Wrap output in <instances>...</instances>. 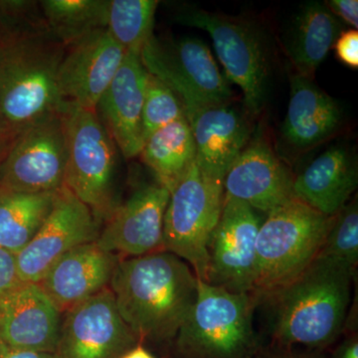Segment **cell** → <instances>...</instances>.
<instances>
[{
  "label": "cell",
  "mask_w": 358,
  "mask_h": 358,
  "mask_svg": "<svg viewBox=\"0 0 358 358\" xmlns=\"http://www.w3.org/2000/svg\"><path fill=\"white\" fill-rule=\"evenodd\" d=\"M59 115L67 141L65 186L105 223L120 204L115 187L119 150L96 110L63 101Z\"/></svg>",
  "instance_id": "obj_6"
},
{
  "label": "cell",
  "mask_w": 358,
  "mask_h": 358,
  "mask_svg": "<svg viewBox=\"0 0 358 358\" xmlns=\"http://www.w3.org/2000/svg\"><path fill=\"white\" fill-rule=\"evenodd\" d=\"M169 190L159 182L136 188L115 207L96 243L105 251L126 258L164 250V220Z\"/></svg>",
  "instance_id": "obj_14"
},
{
  "label": "cell",
  "mask_w": 358,
  "mask_h": 358,
  "mask_svg": "<svg viewBox=\"0 0 358 358\" xmlns=\"http://www.w3.org/2000/svg\"><path fill=\"white\" fill-rule=\"evenodd\" d=\"M182 117L185 110L178 96L162 80L148 73L141 115L143 143L155 131Z\"/></svg>",
  "instance_id": "obj_30"
},
{
  "label": "cell",
  "mask_w": 358,
  "mask_h": 358,
  "mask_svg": "<svg viewBox=\"0 0 358 358\" xmlns=\"http://www.w3.org/2000/svg\"><path fill=\"white\" fill-rule=\"evenodd\" d=\"M358 185L355 157L343 145L324 150L294 178V197L313 209L333 217L345 204Z\"/></svg>",
  "instance_id": "obj_21"
},
{
  "label": "cell",
  "mask_w": 358,
  "mask_h": 358,
  "mask_svg": "<svg viewBox=\"0 0 358 358\" xmlns=\"http://www.w3.org/2000/svg\"><path fill=\"white\" fill-rule=\"evenodd\" d=\"M336 55L341 62L350 68L358 67V32L345 30L339 35L334 45Z\"/></svg>",
  "instance_id": "obj_32"
},
{
  "label": "cell",
  "mask_w": 358,
  "mask_h": 358,
  "mask_svg": "<svg viewBox=\"0 0 358 358\" xmlns=\"http://www.w3.org/2000/svg\"><path fill=\"white\" fill-rule=\"evenodd\" d=\"M258 301L199 279L194 305L173 339L178 358H255L260 350L254 327Z\"/></svg>",
  "instance_id": "obj_4"
},
{
  "label": "cell",
  "mask_w": 358,
  "mask_h": 358,
  "mask_svg": "<svg viewBox=\"0 0 358 358\" xmlns=\"http://www.w3.org/2000/svg\"><path fill=\"white\" fill-rule=\"evenodd\" d=\"M289 101L282 138L296 150H306L333 136L343 124V110L313 80L292 75Z\"/></svg>",
  "instance_id": "obj_22"
},
{
  "label": "cell",
  "mask_w": 358,
  "mask_h": 358,
  "mask_svg": "<svg viewBox=\"0 0 358 358\" xmlns=\"http://www.w3.org/2000/svg\"><path fill=\"white\" fill-rule=\"evenodd\" d=\"M120 358H155L141 343L128 350Z\"/></svg>",
  "instance_id": "obj_38"
},
{
  "label": "cell",
  "mask_w": 358,
  "mask_h": 358,
  "mask_svg": "<svg viewBox=\"0 0 358 358\" xmlns=\"http://www.w3.org/2000/svg\"><path fill=\"white\" fill-rule=\"evenodd\" d=\"M0 162H1V160H0Z\"/></svg>",
  "instance_id": "obj_39"
},
{
  "label": "cell",
  "mask_w": 358,
  "mask_h": 358,
  "mask_svg": "<svg viewBox=\"0 0 358 358\" xmlns=\"http://www.w3.org/2000/svg\"><path fill=\"white\" fill-rule=\"evenodd\" d=\"M127 52L106 29L87 35L66 48L59 66L57 84L63 101L96 110Z\"/></svg>",
  "instance_id": "obj_15"
},
{
  "label": "cell",
  "mask_w": 358,
  "mask_h": 358,
  "mask_svg": "<svg viewBox=\"0 0 358 358\" xmlns=\"http://www.w3.org/2000/svg\"><path fill=\"white\" fill-rule=\"evenodd\" d=\"M194 140L195 162L209 178L222 181L250 141L248 122L228 103L207 106L186 115Z\"/></svg>",
  "instance_id": "obj_20"
},
{
  "label": "cell",
  "mask_w": 358,
  "mask_h": 358,
  "mask_svg": "<svg viewBox=\"0 0 358 358\" xmlns=\"http://www.w3.org/2000/svg\"><path fill=\"white\" fill-rule=\"evenodd\" d=\"M320 256L327 257L357 270L358 203L352 199L334 216Z\"/></svg>",
  "instance_id": "obj_29"
},
{
  "label": "cell",
  "mask_w": 358,
  "mask_h": 358,
  "mask_svg": "<svg viewBox=\"0 0 358 358\" xmlns=\"http://www.w3.org/2000/svg\"><path fill=\"white\" fill-rule=\"evenodd\" d=\"M331 358H358V334L348 333L334 348Z\"/></svg>",
  "instance_id": "obj_35"
},
{
  "label": "cell",
  "mask_w": 358,
  "mask_h": 358,
  "mask_svg": "<svg viewBox=\"0 0 358 358\" xmlns=\"http://www.w3.org/2000/svg\"><path fill=\"white\" fill-rule=\"evenodd\" d=\"M57 192L26 193L0 187V248L14 255L20 253L48 217Z\"/></svg>",
  "instance_id": "obj_25"
},
{
  "label": "cell",
  "mask_w": 358,
  "mask_h": 358,
  "mask_svg": "<svg viewBox=\"0 0 358 358\" xmlns=\"http://www.w3.org/2000/svg\"><path fill=\"white\" fill-rule=\"evenodd\" d=\"M333 219L296 199L266 214L257 237L251 292L259 305L296 279L319 256Z\"/></svg>",
  "instance_id": "obj_3"
},
{
  "label": "cell",
  "mask_w": 358,
  "mask_h": 358,
  "mask_svg": "<svg viewBox=\"0 0 358 358\" xmlns=\"http://www.w3.org/2000/svg\"><path fill=\"white\" fill-rule=\"evenodd\" d=\"M16 134H17V131L9 124L0 109V160L3 159L4 155H6Z\"/></svg>",
  "instance_id": "obj_36"
},
{
  "label": "cell",
  "mask_w": 358,
  "mask_h": 358,
  "mask_svg": "<svg viewBox=\"0 0 358 358\" xmlns=\"http://www.w3.org/2000/svg\"><path fill=\"white\" fill-rule=\"evenodd\" d=\"M262 213L224 193L222 211L208 244L207 284L237 294H251L257 237Z\"/></svg>",
  "instance_id": "obj_11"
},
{
  "label": "cell",
  "mask_w": 358,
  "mask_h": 358,
  "mask_svg": "<svg viewBox=\"0 0 358 358\" xmlns=\"http://www.w3.org/2000/svg\"><path fill=\"white\" fill-rule=\"evenodd\" d=\"M15 255L0 248V298L22 284Z\"/></svg>",
  "instance_id": "obj_31"
},
{
  "label": "cell",
  "mask_w": 358,
  "mask_h": 358,
  "mask_svg": "<svg viewBox=\"0 0 358 358\" xmlns=\"http://www.w3.org/2000/svg\"><path fill=\"white\" fill-rule=\"evenodd\" d=\"M100 225L89 207L64 186L38 232L15 255L21 281H41L61 257L80 245L96 242Z\"/></svg>",
  "instance_id": "obj_13"
},
{
  "label": "cell",
  "mask_w": 358,
  "mask_h": 358,
  "mask_svg": "<svg viewBox=\"0 0 358 358\" xmlns=\"http://www.w3.org/2000/svg\"><path fill=\"white\" fill-rule=\"evenodd\" d=\"M0 358H59L54 353L28 352L14 350L0 343Z\"/></svg>",
  "instance_id": "obj_37"
},
{
  "label": "cell",
  "mask_w": 358,
  "mask_h": 358,
  "mask_svg": "<svg viewBox=\"0 0 358 358\" xmlns=\"http://www.w3.org/2000/svg\"><path fill=\"white\" fill-rule=\"evenodd\" d=\"M148 71L141 55L128 52L96 113L126 159L140 155L143 147L141 115Z\"/></svg>",
  "instance_id": "obj_18"
},
{
  "label": "cell",
  "mask_w": 358,
  "mask_h": 358,
  "mask_svg": "<svg viewBox=\"0 0 358 358\" xmlns=\"http://www.w3.org/2000/svg\"><path fill=\"white\" fill-rule=\"evenodd\" d=\"M48 34L39 1L0 0V46Z\"/></svg>",
  "instance_id": "obj_28"
},
{
  "label": "cell",
  "mask_w": 358,
  "mask_h": 358,
  "mask_svg": "<svg viewBox=\"0 0 358 358\" xmlns=\"http://www.w3.org/2000/svg\"><path fill=\"white\" fill-rule=\"evenodd\" d=\"M157 0H109L106 29L127 53L141 55L154 37Z\"/></svg>",
  "instance_id": "obj_27"
},
{
  "label": "cell",
  "mask_w": 358,
  "mask_h": 358,
  "mask_svg": "<svg viewBox=\"0 0 358 358\" xmlns=\"http://www.w3.org/2000/svg\"><path fill=\"white\" fill-rule=\"evenodd\" d=\"M169 193L164 250L187 263L205 282L208 244L222 211L223 182L202 173L194 162Z\"/></svg>",
  "instance_id": "obj_8"
},
{
  "label": "cell",
  "mask_w": 358,
  "mask_h": 358,
  "mask_svg": "<svg viewBox=\"0 0 358 358\" xmlns=\"http://www.w3.org/2000/svg\"><path fill=\"white\" fill-rule=\"evenodd\" d=\"M138 343L108 287L66 312L56 355L59 358H120Z\"/></svg>",
  "instance_id": "obj_12"
},
{
  "label": "cell",
  "mask_w": 358,
  "mask_h": 358,
  "mask_svg": "<svg viewBox=\"0 0 358 358\" xmlns=\"http://www.w3.org/2000/svg\"><path fill=\"white\" fill-rule=\"evenodd\" d=\"M67 141L59 112L21 129L0 162V187L26 193L57 192L65 186Z\"/></svg>",
  "instance_id": "obj_10"
},
{
  "label": "cell",
  "mask_w": 358,
  "mask_h": 358,
  "mask_svg": "<svg viewBox=\"0 0 358 358\" xmlns=\"http://www.w3.org/2000/svg\"><path fill=\"white\" fill-rule=\"evenodd\" d=\"M326 6L339 20L352 26L353 29L358 27V1L357 0H329Z\"/></svg>",
  "instance_id": "obj_33"
},
{
  "label": "cell",
  "mask_w": 358,
  "mask_h": 358,
  "mask_svg": "<svg viewBox=\"0 0 358 358\" xmlns=\"http://www.w3.org/2000/svg\"><path fill=\"white\" fill-rule=\"evenodd\" d=\"M343 27L341 20L322 2L310 1L301 7L292 22L286 44L296 74L313 80Z\"/></svg>",
  "instance_id": "obj_23"
},
{
  "label": "cell",
  "mask_w": 358,
  "mask_h": 358,
  "mask_svg": "<svg viewBox=\"0 0 358 358\" xmlns=\"http://www.w3.org/2000/svg\"><path fill=\"white\" fill-rule=\"evenodd\" d=\"M255 358H320L315 353L299 350L294 346L272 343L268 348H260Z\"/></svg>",
  "instance_id": "obj_34"
},
{
  "label": "cell",
  "mask_w": 358,
  "mask_h": 358,
  "mask_svg": "<svg viewBox=\"0 0 358 358\" xmlns=\"http://www.w3.org/2000/svg\"><path fill=\"white\" fill-rule=\"evenodd\" d=\"M173 20L210 35L226 76L241 89L249 112L258 115L267 99L271 74L270 51L260 27L243 18L187 6L176 11Z\"/></svg>",
  "instance_id": "obj_7"
},
{
  "label": "cell",
  "mask_w": 358,
  "mask_h": 358,
  "mask_svg": "<svg viewBox=\"0 0 358 358\" xmlns=\"http://www.w3.org/2000/svg\"><path fill=\"white\" fill-rule=\"evenodd\" d=\"M39 4L49 32L66 47L107 26L109 0H42Z\"/></svg>",
  "instance_id": "obj_26"
},
{
  "label": "cell",
  "mask_w": 358,
  "mask_h": 358,
  "mask_svg": "<svg viewBox=\"0 0 358 358\" xmlns=\"http://www.w3.org/2000/svg\"><path fill=\"white\" fill-rule=\"evenodd\" d=\"M66 48L51 34L0 46V109L16 131L57 113V74Z\"/></svg>",
  "instance_id": "obj_5"
},
{
  "label": "cell",
  "mask_w": 358,
  "mask_h": 358,
  "mask_svg": "<svg viewBox=\"0 0 358 358\" xmlns=\"http://www.w3.org/2000/svg\"><path fill=\"white\" fill-rule=\"evenodd\" d=\"M148 73L178 96L185 115L228 103L232 91L204 42L192 37L162 42L152 37L141 52Z\"/></svg>",
  "instance_id": "obj_9"
},
{
  "label": "cell",
  "mask_w": 358,
  "mask_h": 358,
  "mask_svg": "<svg viewBox=\"0 0 358 358\" xmlns=\"http://www.w3.org/2000/svg\"><path fill=\"white\" fill-rule=\"evenodd\" d=\"M157 182L171 192L195 162V145L186 117L167 124L148 136L140 154Z\"/></svg>",
  "instance_id": "obj_24"
},
{
  "label": "cell",
  "mask_w": 358,
  "mask_h": 358,
  "mask_svg": "<svg viewBox=\"0 0 358 358\" xmlns=\"http://www.w3.org/2000/svg\"><path fill=\"white\" fill-rule=\"evenodd\" d=\"M197 279L190 266L169 252L120 260L109 288L138 341L173 343L194 305Z\"/></svg>",
  "instance_id": "obj_1"
},
{
  "label": "cell",
  "mask_w": 358,
  "mask_h": 358,
  "mask_svg": "<svg viewBox=\"0 0 358 358\" xmlns=\"http://www.w3.org/2000/svg\"><path fill=\"white\" fill-rule=\"evenodd\" d=\"M357 271L317 256L300 275L271 296L273 343L324 348L345 331Z\"/></svg>",
  "instance_id": "obj_2"
},
{
  "label": "cell",
  "mask_w": 358,
  "mask_h": 358,
  "mask_svg": "<svg viewBox=\"0 0 358 358\" xmlns=\"http://www.w3.org/2000/svg\"><path fill=\"white\" fill-rule=\"evenodd\" d=\"M294 178L267 141L257 136L226 173L224 193L267 214L294 199Z\"/></svg>",
  "instance_id": "obj_17"
},
{
  "label": "cell",
  "mask_w": 358,
  "mask_h": 358,
  "mask_svg": "<svg viewBox=\"0 0 358 358\" xmlns=\"http://www.w3.org/2000/svg\"><path fill=\"white\" fill-rule=\"evenodd\" d=\"M61 315L38 282H22L0 298V343L14 350L56 355Z\"/></svg>",
  "instance_id": "obj_16"
},
{
  "label": "cell",
  "mask_w": 358,
  "mask_h": 358,
  "mask_svg": "<svg viewBox=\"0 0 358 358\" xmlns=\"http://www.w3.org/2000/svg\"><path fill=\"white\" fill-rule=\"evenodd\" d=\"M120 260L96 242L80 245L54 263L38 284L61 313H66L108 288Z\"/></svg>",
  "instance_id": "obj_19"
}]
</instances>
